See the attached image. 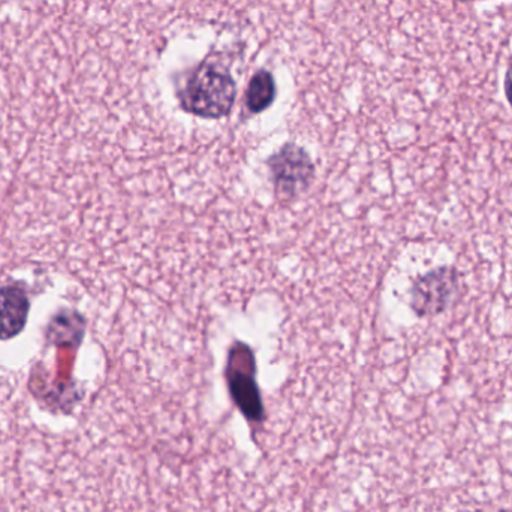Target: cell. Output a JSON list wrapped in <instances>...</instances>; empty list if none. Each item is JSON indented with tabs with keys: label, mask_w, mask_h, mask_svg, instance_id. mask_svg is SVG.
<instances>
[{
	"label": "cell",
	"mask_w": 512,
	"mask_h": 512,
	"mask_svg": "<svg viewBox=\"0 0 512 512\" xmlns=\"http://www.w3.org/2000/svg\"><path fill=\"white\" fill-rule=\"evenodd\" d=\"M177 96L186 113L201 119H222L233 110L237 84L221 60L207 57L192 69Z\"/></svg>",
	"instance_id": "1"
},
{
	"label": "cell",
	"mask_w": 512,
	"mask_h": 512,
	"mask_svg": "<svg viewBox=\"0 0 512 512\" xmlns=\"http://www.w3.org/2000/svg\"><path fill=\"white\" fill-rule=\"evenodd\" d=\"M274 192L282 200L301 197L315 180L316 168L309 153L295 143H286L267 159Z\"/></svg>",
	"instance_id": "2"
},
{
	"label": "cell",
	"mask_w": 512,
	"mask_h": 512,
	"mask_svg": "<svg viewBox=\"0 0 512 512\" xmlns=\"http://www.w3.org/2000/svg\"><path fill=\"white\" fill-rule=\"evenodd\" d=\"M225 376L231 397L242 414L254 423L264 420V405L256 384L255 355L248 345L236 342L231 346Z\"/></svg>",
	"instance_id": "3"
},
{
	"label": "cell",
	"mask_w": 512,
	"mask_h": 512,
	"mask_svg": "<svg viewBox=\"0 0 512 512\" xmlns=\"http://www.w3.org/2000/svg\"><path fill=\"white\" fill-rule=\"evenodd\" d=\"M459 289V270L451 265L438 267L414 280L409 304L418 318L438 316L451 306Z\"/></svg>",
	"instance_id": "4"
},
{
	"label": "cell",
	"mask_w": 512,
	"mask_h": 512,
	"mask_svg": "<svg viewBox=\"0 0 512 512\" xmlns=\"http://www.w3.org/2000/svg\"><path fill=\"white\" fill-rule=\"evenodd\" d=\"M29 309V298L20 288H0V340L14 339L23 331Z\"/></svg>",
	"instance_id": "5"
},
{
	"label": "cell",
	"mask_w": 512,
	"mask_h": 512,
	"mask_svg": "<svg viewBox=\"0 0 512 512\" xmlns=\"http://www.w3.org/2000/svg\"><path fill=\"white\" fill-rule=\"evenodd\" d=\"M277 96L276 80L271 72L259 69L249 81L246 89V108L252 114L264 113L273 105Z\"/></svg>",
	"instance_id": "6"
},
{
	"label": "cell",
	"mask_w": 512,
	"mask_h": 512,
	"mask_svg": "<svg viewBox=\"0 0 512 512\" xmlns=\"http://www.w3.org/2000/svg\"><path fill=\"white\" fill-rule=\"evenodd\" d=\"M505 95H507L512 110V63L508 66L507 75H505Z\"/></svg>",
	"instance_id": "7"
},
{
	"label": "cell",
	"mask_w": 512,
	"mask_h": 512,
	"mask_svg": "<svg viewBox=\"0 0 512 512\" xmlns=\"http://www.w3.org/2000/svg\"><path fill=\"white\" fill-rule=\"evenodd\" d=\"M459 2H469V0H459Z\"/></svg>",
	"instance_id": "8"
}]
</instances>
